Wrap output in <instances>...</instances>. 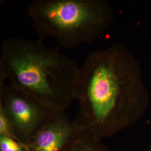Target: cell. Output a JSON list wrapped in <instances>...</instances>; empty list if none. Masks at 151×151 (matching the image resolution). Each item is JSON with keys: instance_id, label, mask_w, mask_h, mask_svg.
Returning <instances> with one entry per match:
<instances>
[{"instance_id": "cell-1", "label": "cell", "mask_w": 151, "mask_h": 151, "mask_svg": "<svg viewBox=\"0 0 151 151\" xmlns=\"http://www.w3.org/2000/svg\"><path fill=\"white\" fill-rule=\"evenodd\" d=\"M75 100L76 125L101 140L138 122L150 96L134 54L119 43L92 52L79 67Z\"/></svg>"}, {"instance_id": "cell-2", "label": "cell", "mask_w": 151, "mask_h": 151, "mask_svg": "<svg viewBox=\"0 0 151 151\" xmlns=\"http://www.w3.org/2000/svg\"><path fill=\"white\" fill-rule=\"evenodd\" d=\"M78 71L74 60L43 40L8 38L1 44L0 81L27 92L55 111L65 112L75 100Z\"/></svg>"}, {"instance_id": "cell-3", "label": "cell", "mask_w": 151, "mask_h": 151, "mask_svg": "<svg viewBox=\"0 0 151 151\" xmlns=\"http://www.w3.org/2000/svg\"><path fill=\"white\" fill-rule=\"evenodd\" d=\"M28 15L39 40L52 37L67 49L93 42L114 17L106 0H34Z\"/></svg>"}, {"instance_id": "cell-4", "label": "cell", "mask_w": 151, "mask_h": 151, "mask_svg": "<svg viewBox=\"0 0 151 151\" xmlns=\"http://www.w3.org/2000/svg\"><path fill=\"white\" fill-rule=\"evenodd\" d=\"M0 109L11 122L16 135L26 145L45 124L60 112L55 111L21 89L0 81Z\"/></svg>"}, {"instance_id": "cell-5", "label": "cell", "mask_w": 151, "mask_h": 151, "mask_svg": "<svg viewBox=\"0 0 151 151\" xmlns=\"http://www.w3.org/2000/svg\"><path fill=\"white\" fill-rule=\"evenodd\" d=\"M80 132L74 120L60 112L45 124L27 145L26 151H68Z\"/></svg>"}, {"instance_id": "cell-6", "label": "cell", "mask_w": 151, "mask_h": 151, "mask_svg": "<svg viewBox=\"0 0 151 151\" xmlns=\"http://www.w3.org/2000/svg\"><path fill=\"white\" fill-rule=\"evenodd\" d=\"M68 151H110L101 139L80 131Z\"/></svg>"}, {"instance_id": "cell-7", "label": "cell", "mask_w": 151, "mask_h": 151, "mask_svg": "<svg viewBox=\"0 0 151 151\" xmlns=\"http://www.w3.org/2000/svg\"><path fill=\"white\" fill-rule=\"evenodd\" d=\"M0 135L10 137L21 142L16 135L11 122L4 111L0 109ZM22 143V142H21Z\"/></svg>"}, {"instance_id": "cell-8", "label": "cell", "mask_w": 151, "mask_h": 151, "mask_svg": "<svg viewBox=\"0 0 151 151\" xmlns=\"http://www.w3.org/2000/svg\"><path fill=\"white\" fill-rule=\"evenodd\" d=\"M0 151H26L25 145L10 137L0 135Z\"/></svg>"}, {"instance_id": "cell-9", "label": "cell", "mask_w": 151, "mask_h": 151, "mask_svg": "<svg viewBox=\"0 0 151 151\" xmlns=\"http://www.w3.org/2000/svg\"><path fill=\"white\" fill-rule=\"evenodd\" d=\"M148 151H151V147H150V149L148 150Z\"/></svg>"}]
</instances>
